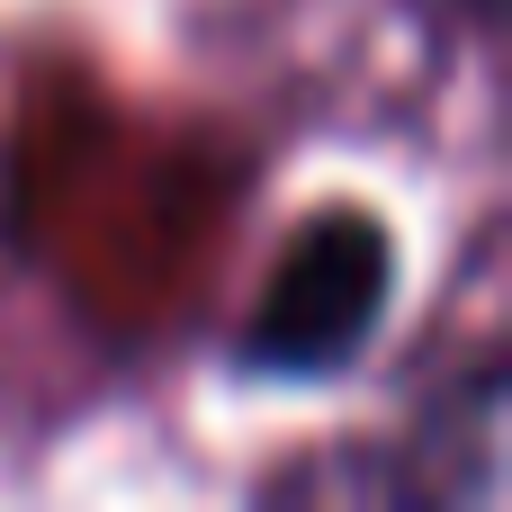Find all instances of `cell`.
<instances>
[{"label": "cell", "mask_w": 512, "mask_h": 512, "mask_svg": "<svg viewBox=\"0 0 512 512\" xmlns=\"http://www.w3.org/2000/svg\"><path fill=\"white\" fill-rule=\"evenodd\" d=\"M387 279H396V252H387L378 216H324V225H306L297 252L279 261L252 333H243V360L261 378H333L378 333Z\"/></svg>", "instance_id": "1"}]
</instances>
